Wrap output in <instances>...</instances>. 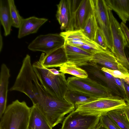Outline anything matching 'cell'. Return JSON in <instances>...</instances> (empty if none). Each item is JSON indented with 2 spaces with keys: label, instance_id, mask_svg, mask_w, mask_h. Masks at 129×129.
Here are the masks:
<instances>
[{
  "label": "cell",
  "instance_id": "ffe728a7",
  "mask_svg": "<svg viewBox=\"0 0 129 129\" xmlns=\"http://www.w3.org/2000/svg\"><path fill=\"white\" fill-rule=\"evenodd\" d=\"M37 104L33 105L31 111L28 129H52Z\"/></svg>",
  "mask_w": 129,
  "mask_h": 129
},
{
  "label": "cell",
  "instance_id": "cb8c5ba5",
  "mask_svg": "<svg viewBox=\"0 0 129 129\" xmlns=\"http://www.w3.org/2000/svg\"><path fill=\"white\" fill-rule=\"evenodd\" d=\"M58 71L60 73L70 74L79 78H86L88 77L87 73L84 70L75 64L67 62L60 66Z\"/></svg>",
  "mask_w": 129,
  "mask_h": 129
},
{
  "label": "cell",
  "instance_id": "7a4b0ae2",
  "mask_svg": "<svg viewBox=\"0 0 129 129\" xmlns=\"http://www.w3.org/2000/svg\"><path fill=\"white\" fill-rule=\"evenodd\" d=\"M41 55L38 61L32 64L35 74L40 84L44 88L52 95L58 98L65 99L69 88L65 74L58 75L52 74L49 69L44 67Z\"/></svg>",
  "mask_w": 129,
  "mask_h": 129
},
{
  "label": "cell",
  "instance_id": "4fadbf2b",
  "mask_svg": "<svg viewBox=\"0 0 129 129\" xmlns=\"http://www.w3.org/2000/svg\"><path fill=\"white\" fill-rule=\"evenodd\" d=\"M94 14L92 0H81L73 14V30L82 29L89 17Z\"/></svg>",
  "mask_w": 129,
  "mask_h": 129
},
{
  "label": "cell",
  "instance_id": "d6986e66",
  "mask_svg": "<svg viewBox=\"0 0 129 129\" xmlns=\"http://www.w3.org/2000/svg\"><path fill=\"white\" fill-rule=\"evenodd\" d=\"M48 20L47 18L35 16L23 19L19 28L18 38L20 39L30 34L36 33L41 26Z\"/></svg>",
  "mask_w": 129,
  "mask_h": 129
},
{
  "label": "cell",
  "instance_id": "44dd1931",
  "mask_svg": "<svg viewBox=\"0 0 129 129\" xmlns=\"http://www.w3.org/2000/svg\"><path fill=\"white\" fill-rule=\"evenodd\" d=\"M108 8L115 12L125 24L129 21V0H105Z\"/></svg>",
  "mask_w": 129,
  "mask_h": 129
},
{
  "label": "cell",
  "instance_id": "f546056e",
  "mask_svg": "<svg viewBox=\"0 0 129 129\" xmlns=\"http://www.w3.org/2000/svg\"><path fill=\"white\" fill-rule=\"evenodd\" d=\"M102 69L105 72H108L114 77L120 79H125L129 76L126 75L121 72L116 70H112L108 69L102 66Z\"/></svg>",
  "mask_w": 129,
  "mask_h": 129
},
{
  "label": "cell",
  "instance_id": "d4e9b609",
  "mask_svg": "<svg viewBox=\"0 0 129 129\" xmlns=\"http://www.w3.org/2000/svg\"><path fill=\"white\" fill-rule=\"evenodd\" d=\"M98 28L94 14L89 17L85 27L82 30L86 37L92 41H94Z\"/></svg>",
  "mask_w": 129,
  "mask_h": 129
},
{
  "label": "cell",
  "instance_id": "836d02e7",
  "mask_svg": "<svg viewBox=\"0 0 129 129\" xmlns=\"http://www.w3.org/2000/svg\"><path fill=\"white\" fill-rule=\"evenodd\" d=\"M123 110L129 121V106L126 105L123 108Z\"/></svg>",
  "mask_w": 129,
  "mask_h": 129
},
{
  "label": "cell",
  "instance_id": "4316f807",
  "mask_svg": "<svg viewBox=\"0 0 129 129\" xmlns=\"http://www.w3.org/2000/svg\"><path fill=\"white\" fill-rule=\"evenodd\" d=\"M12 26L19 28L23 18L20 16L13 0H8Z\"/></svg>",
  "mask_w": 129,
  "mask_h": 129
},
{
  "label": "cell",
  "instance_id": "277c9868",
  "mask_svg": "<svg viewBox=\"0 0 129 129\" xmlns=\"http://www.w3.org/2000/svg\"><path fill=\"white\" fill-rule=\"evenodd\" d=\"M35 75L30 57L27 54L23 60L14 84L9 90L23 93L30 99L33 105L37 104L38 92L34 81Z\"/></svg>",
  "mask_w": 129,
  "mask_h": 129
},
{
  "label": "cell",
  "instance_id": "3957f363",
  "mask_svg": "<svg viewBox=\"0 0 129 129\" xmlns=\"http://www.w3.org/2000/svg\"><path fill=\"white\" fill-rule=\"evenodd\" d=\"M30 111L25 101H13L0 118V129H28Z\"/></svg>",
  "mask_w": 129,
  "mask_h": 129
},
{
  "label": "cell",
  "instance_id": "1f68e13d",
  "mask_svg": "<svg viewBox=\"0 0 129 129\" xmlns=\"http://www.w3.org/2000/svg\"><path fill=\"white\" fill-rule=\"evenodd\" d=\"M123 31L124 33L126 40L127 45L129 47V29L125 24L121 22L120 24Z\"/></svg>",
  "mask_w": 129,
  "mask_h": 129
},
{
  "label": "cell",
  "instance_id": "f1b7e54d",
  "mask_svg": "<svg viewBox=\"0 0 129 129\" xmlns=\"http://www.w3.org/2000/svg\"><path fill=\"white\" fill-rule=\"evenodd\" d=\"M94 42L98 46L104 49L108 48L104 37L98 28L96 32Z\"/></svg>",
  "mask_w": 129,
  "mask_h": 129
},
{
  "label": "cell",
  "instance_id": "6da1fadb",
  "mask_svg": "<svg viewBox=\"0 0 129 129\" xmlns=\"http://www.w3.org/2000/svg\"><path fill=\"white\" fill-rule=\"evenodd\" d=\"M38 105L52 128L61 122L65 115L74 110V105L66 99L55 97L41 84L38 87Z\"/></svg>",
  "mask_w": 129,
  "mask_h": 129
},
{
  "label": "cell",
  "instance_id": "30bf717a",
  "mask_svg": "<svg viewBox=\"0 0 129 129\" xmlns=\"http://www.w3.org/2000/svg\"><path fill=\"white\" fill-rule=\"evenodd\" d=\"M65 40L58 34H49L37 37L28 45L33 51H40L46 55L64 46Z\"/></svg>",
  "mask_w": 129,
  "mask_h": 129
},
{
  "label": "cell",
  "instance_id": "4dcf8cb0",
  "mask_svg": "<svg viewBox=\"0 0 129 129\" xmlns=\"http://www.w3.org/2000/svg\"><path fill=\"white\" fill-rule=\"evenodd\" d=\"M124 85L125 93V101L129 106V85L123 79H121Z\"/></svg>",
  "mask_w": 129,
  "mask_h": 129
},
{
  "label": "cell",
  "instance_id": "8992f818",
  "mask_svg": "<svg viewBox=\"0 0 129 129\" xmlns=\"http://www.w3.org/2000/svg\"><path fill=\"white\" fill-rule=\"evenodd\" d=\"M127 105L124 100L120 98H95L91 101L77 106L75 110L82 114L100 116L110 111L123 108Z\"/></svg>",
  "mask_w": 129,
  "mask_h": 129
},
{
  "label": "cell",
  "instance_id": "8fae6325",
  "mask_svg": "<svg viewBox=\"0 0 129 129\" xmlns=\"http://www.w3.org/2000/svg\"><path fill=\"white\" fill-rule=\"evenodd\" d=\"M102 66L96 63L89 62L82 67L87 72L88 77L108 88L116 96L124 99L125 95L116 84L114 77L110 79L105 76L102 70Z\"/></svg>",
  "mask_w": 129,
  "mask_h": 129
},
{
  "label": "cell",
  "instance_id": "e0dca14e",
  "mask_svg": "<svg viewBox=\"0 0 129 129\" xmlns=\"http://www.w3.org/2000/svg\"><path fill=\"white\" fill-rule=\"evenodd\" d=\"M10 77L9 69L6 64L2 63L0 73V119L7 108L9 79Z\"/></svg>",
  "mask_w": 129,
  "mask_h": 129
},
{
  "label": "cell",
  "instance_id": "d6a6232c",
  "mask_svg": "<svg viewBox=\"0 0 129 129\" xmlns=\"http://www.w3.org/2000/svg\"><path fill=\"white\" fill-rule=\"evenodd\" d=\"M124 50L126 57L129 63V47L128 45L124 47Z\"/></svg>",
  "mask_w": 129,
  "mask_h": 129
},
{
  "label": "cell",
  "instance_id": "83f0119b",
  "mask_svg": "<svg viewBox=\"0 0 129 129\" xmlns=\"http://www.w3.org/2000/svg\"><path fill=\"white\" fill-rule=\"evenodd\" d=\"M100 122L107 129H121L106 114L100 116Z\"/></svg>",
  "mask_w": 129,
  "mask_h": 129
},
{
  "label": "cell",
  "instance_id": "5bb4252c",
  "mask_svg": "<svg viewBox=\"0 0 129 129\" xmlns=\"http://www.w3.org/2000/svg\"><path fill=\"white\" fill-rule=\"evenodd\" d=\"M60 34L64 39L65 43L85 51L91 47L101 48L86 37L82 30L65 31Z\"/></svg>",
  "mask_w": 129,
  "mask_h": 129
},
{
  "label": "cell",
  "instance_id": "52a82bcc",
  "mask_svg": "<svg viewBox=\"0 0 129 129\" xmlns=\"http://www.w3.org/2000/svg\"><path fill=\"white\" fill-rule=\"evenodd\" d=\"M110 27L113 43L112 52L117 60L129 72V63L126 57L124 50L127 45L126 38L121 26L114 16L112 10L108 8Z\"/></svg>",
  "mask_w": 129,
  "mask_h": 129
},
{
  "label": "cell",
  "instance_id": "2e32d148",
  "mask_svg": "<svg viewBox=\"0 0 129 129\" xmlns=\"http://www.w3.org/2000/svg\"><path fill=\"white\" fill-rule=\"evenodd\" d=\"M64 47L67 59L66 62L75 64L78 67L86 65L93 54L65 43Z\"/></svg>",
  "mask_w": 129,
  "mask_h": 129
},
{
  "label": "cell",
  "instance_id": "8d00e7d4",
  "mask_svg": "<svg viewBox=\"0 0 129 129\" xmlns=\"http://www.w3.org/2000/svg\"><path fill=\"white\" fill-rule=\"evenodd\" d=\"M124 80L129 85V77H126Z\"/></svg>",
  "mask_w": 129,
  "mask_h": 129
},
{
  "label": "cell",
  "instance_id": "e575fe53",
  "mask_svg": "<svg viewBox=\"0 0 129 129\" xmlns=\"http://www.w3.org/2000/svg\"><path fill=\"white\" fill-rule=\"evenodd\" d=\"M49 70L53 74L57 75L59 74L60 73L58 71L55 69H49Z\"/></svg>",
  "mask_w": 129,
  "mask_h": 129
},
{
  "label": "cell",
  "instance_id": "7402d4cb",
  "mask_svg": "<svg viewBox=\"0 0 129 129\" xmlns=\"http://www.w3.org/2000/svg\"><path fill=\"white\" fill-rule=\"evenodd\" d=\"M0 20L4 35L7 36L10 34L12 26L8 0H0Z\"/></svg>",
  "mask_w": 129,
  "mask_h": 129
},
{
  "label": "cell",
  "instance_id": "7c38bea8",
  "mask_svg": "<svg viewBox=\"0 0 129 129\" xmlns=\"http://www.w3.org/2000/svg\"><path fill=\"white\" fill-rule=\"evenodd\" d=\"M112 70L119 71L129 76L127 70L117 60L115 56L109 48L103 49L93 54L89 61Z\"/></svg>",
  "mask_w": 129,
  "mask_h": 129
},
{
  "label": "cell",
  "instance_id": "9c48e42d",
  "mask_svg": "<svg viewBox=\"0 0 129 129\" xmlns=\"http://www.w3.org/2000/svg\"><path fill=\"white\" fill-rule=\"evenodd\" d=\"M100 116L74 110L65 118L61 129H95L99 123Z\"/></svg>",
  "mask_w": 129,
  "mask_h": 129
},
{
  "label": "cell",
  "instance_id": "5b68a950",
  "mask_svg": "<svg viewBox=\"0 0 129 129\" xmlns=\"http://www.w3.org/2000/svg\"><path fill=\"white\" fill-rule=\"evenodd\" d=\"M67 80L69 90L78 92L90 98H120L116 96L108 88L88 77L86 78L69 77Z\"/></svg>",
  "mask_w": 129,
  "mask_h": 129
},
{
  "label": "cell",
  "instance_id": "484cf974",
  "mask_svg": "<svg viewBox=\"0 0 129 129\" xmlns=\"http://www.w3.org/2000/svg\"><path fill=\"white\" fill-rule=\"evenodd\" d=\"M94 98H91L84 95L81 93L68 90L65 99L73 104L75 107L77 106L92 100Z\"/></svg>",
  "mask_w": 129,
  "mask_h": 129
},
{
  "label": "cell",
  "instance_id": "603a6c76",
  "mask_svg": "<svg viewBox=\"0 0 129 129\" xmlns=\"http://www.w3.org/2000/svg\"><path fill=\"white\" fill-rule=\"evenodd\" d=\"M123 108L112 110L106 114L121 129H129V121Z\"/></svg>",
  "mask_w": 129,
  "mask_h": 129
},
{
  "label": "cell",
  "instance_id": "ba28073f",
  "mask_svg": "<svg viewBox=\"0 0 129 129\" xmlns=\"http://www.w3.org/2000/svg\"><path fill=\"white\" fill-rule=\"evenodd\" d=\"M94 14L98 28L103 33L108 47L112 51L113 43L108 8L105 0H92Z\"/></svg>",
  "mask_w": 129,
  "mask_h": 129
},
{
  "label": "cell",
  "instance_id": "ac0fdd59",
  "mask_svg": "<svg viewBox=\"0 0 129 129\" xmlns=\"http://www.w3.org/2000/svg\"><path fill=\"white\" fill-rule=\"evenodd\" d=\"M42 63L45 68L60 67L67 61L64 46L57 49L48 54L42 53Z\"/></svg>",
  "mask_w": 129,
  "mask_h": 129
},
{
  "label": "cell",
  "instance_id": "d590c367",
  "mask_svg": "<svg viewBox=\"0 0 129 129\" xmlns=\"http://www.w3.org/2000/svg\"><path fill=\"white\" fill-rule=\"evenodd\" d=\"M95 129H107L104 125L100 122Z\"/></svg>",
  "mask_w": 129,
  "mask_h": 129
},
{
  "label": "cell",
  "instance_id": "9a60e30c",
  "mask_svg": "<svg viewBox=\"0 0 129 129\" xmlns=\"http://www.w3.org/2000/svg\"><path fill=\"white\" fill-rule=\"evenodd\" d=\"M56 19L62 30H73L74 10L70 0H61L57 5Z\"/></svg>",
  "mask_w": 129,
  "mask_h": 129
}]
</instances>
